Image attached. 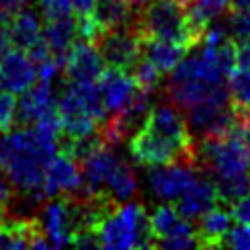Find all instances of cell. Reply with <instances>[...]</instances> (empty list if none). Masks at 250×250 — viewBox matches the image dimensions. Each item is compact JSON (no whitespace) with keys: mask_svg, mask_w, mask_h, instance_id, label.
Instances as JSON below:
<instances>
[{"mask_svg":"<svg viewBox=\"0 0 250 250\" xmlns=\"http://www.w3.org/2000/svg\"><path fill=\"white\" fill-rule=\"evenodd\" d=\"M41 16L33 10V8H21L18 12V16L10 21L8 29H10V37H12V45L20 51H29L41 37Z\"/></svg>","mask_w":250,"mask_h":250,"instance_id":"obj_22","label":"cell"},{"mask_svg":"<svg viewBox=\"0 0 250 250\" xmlns=\"http://www.w3.org/2000/svg\"><path fill=\"white\" fill-rule=\"evenodd\" d=\"M14 188L6 180L4 174H0V219L10 213V207L14 205Z\"/></svg>","mask_w":250,"mask_h":250,"instance_id":"obj_33","label":"cell"},{"mask_svg":"<svg viewBox=\"0 0 250 250\" xmlns=\"http://www.w3.org/2000/svg\"><path fill=\"white\" fill-rule=\"evenodd\" d=\"M225 29L227 35L236 43H250V8H229L225 12Z\"/></svg>","mask_w":250,"mask_h":250,"instance_id":"obj_26","label":"cell"},{"mask_svg":"<svg viewBox=\"0 0 250 250\" xmlns=\"http://www.w3.org/2000/svg\"><path fill=\"white\" fill-rule=\"evenodd\" d=\"M229 8H250V0H230Z\"/></svg>","mask_w":250,"mask_h":250,"instance_id":"obj_36","label":"cell"},{"mask_svg":"<svg viewBox=\"0 0 250 250\" xmlns=\"http://www.w3.org/2000/svg\"><path fill=\"white\" fill-rule=\"evenodd\" d=\"M64 76L72 84H96L100 74L105 68L104 59L100 57L94 43L76 39L64 59Z\"/></svg>","mask_w":250,"mask_h":250,"instance_id":"obj_12","label":"cell"},{"mask_svg":"<svg viewBox=\"0 0 250 250\" xmlns=\"http://www.w3.org/2000/svg\"><path fill=\"white\" fill-rule=\"evenodd\" d=\"M195 166L207 176H230L250 172V145L232 129L227 135L195 143Z\"/></svg>","mask_w":250,"mask_h":250,"instance_id":"obj_5","label":"cell"},{"mask_svg":"<svg viewBox=\"0 0 250 250\" xmlns=\"http://www.w3.org/2000/svg\"><path fill=\"white\" fill-rule=\"evenodd\" d=\"M96 88H98L105 115L121 111L139 90L137 82L133 80L129 72L119 70V68H109V66H105L104 72L100 74Z\"/></svg>","mask_w":250,"mask_h":250,"instance_id":"obj_13","label":"cell"},{"mask_svg":"<svg viewBox=\"0 0 250 250\" xmlns=\"http://www.w3.org/2000/svg\"><path fill=\"white\" fill-rule=\"evenodd\" d=\"M61 133L57 109L33 125L4 133L0 141V166L14 188V201L37 205L45 199L43 176L47 164L59 150Z\"/></svg>","mask_w":250,"mask_h":250,"instance_id":"obj_1","label":"cell"},{"mask_svg":"<svg viewBox=\"0 0 250 250\" xmlns=\"http://www.w3.org/2000/svg\"><path fill=\"white\" fill-rule=\"evenodd\" d=\"M92 8H94V0H72V12L76 18L90 16Z\"/></svg>","mask_w":250,"mask_h":250,"instance_id":"obj_34","label":"cell"},{"mask_svg":"<svg viewBox=\"0 0 250 250\" xmlns=\"http://www.w3.org/2000/svg\"><path fill=\"white\" fill-rule=\"evenodd\" d=\"M135 6H139V4H143V2H146V0H131Z\"/></svg>","mask_w":250,"mask_h":250,"instance_id":"obj_37","label":"cell"},{"mask_svg":"<svg viewBox=\"0 0 250 250\" xmlns=\"http://www.w3.org/2000/svg\"><path fill=\"white\" fill-rule=\"evenodd\" d=\"M184 111L193 143L209 137L227 135L236 125V111L229 98V90L203 98Z\"/></svg>","mask_w":250,"mask_h":250,"instance_id":"obj_7","label":"cell"},{"mask_svg":"<svg viewBox=\"0 0 250 250\" xmlns=\"http://www.w3.org/2000/svg\"><path fill=\"white\" fill-rule=\"evenodd\" d=\"M76 39H78V23L76 18H72L70 14L55 20H45V25L41 27V41L45 43L49 53L62 62V66L66 53Z\"/></svg>","mask_w":250,"mask_h":250,"instance_id":"obj_20","label":"cell"},{"mask_svg":"<svg viewBox=\"0 0 250 250\" xmlns=\"http://www.w3.org/2000/svg\"><path fill=\"white\" fill-rule=\"evenodd\" d=\"M189 51L191 49L188 45L178 41L158 39V37H141V57L152 62L162 74H170Z\"/></svg>","mask_w":250,"mask_h":250,"instance_id":"obj_21","label":"cell"},{"mask_svg":"<svg viewBox=\"0 0 250 250\" xmlns=\"http://www.w3.org/2000/svg\"><path fill=\"white\" fill-rule=\"evenodd\" d=\"M104 191L109 193L117 203H123V201H129L135 197V193L139 191V182H137V176L129 162H125L121 158L117 160V164L113 166V170L107 176Z\"/></svg>","mask_w":250,"mask_h":250,"instance_id":"obj_23","label":"cell"},{"mask_svg":"<svg viewBox=\"0 0 250 250\" xmlns=\"http://www.w3.org/2000/svg\"><path fill=\"white\" fill-rule=\"evenodd\" d=\"M21 8H25V0H0V25H10Z\"/></svg>","mask_w":250,"mask_h":250,"instance_id":"obj_32","label":"cell"},{"mask_svg":"<svg viewBox=\"0 0 250 250\" xmlns=\"http://www.w3.org/2000/svg\"><path fill=\"white\" fill-rule=\"evenodd\" d=\"M129 152H131V158L141 166H164V164H176V162H191L178 146H174L168 139H164L162 135L146 127L145 123L129 137Z\"/></svg>","mask_w":250,"mask_h":250,"instance_id":"obj_10","label":"cell"},{"mask_svg":"<svg viewBox=\"0 0 250 250\" xmlns=\"http://www.w3.org/2000/svg\"><path fill=\"white\" fill-rule=\"evenodd\" d=\"M223 246L238 248V250H250V225H236L230 227V230L225 236Z\"/></svg>","mask_w":250,"mask_h":250,"instance_id":"obj_30","label":"cell"},{"mask_svg":"<svg viewBox=\"0 0 250 250\" xmlns=\"http://www.w3.org/2000/svg\"><path fill=\"white\" fill-rule=\"evenodd\" d=\"M105 66L129 72L141 57V35L131 23L105 29L94 41Z\"/></svg>","mask_w":250,"mask_h":250,"instance_id":"obj_9","label":"cell"},{"mask_svg":"<svg viewBox=\"0 0 250 250\" xmlns=\"http://www.w3.org/2000/svg\"><path fill=\"white\" fill-rule=\"evenodd\" d=\"M16 121V98L10 92L0 90V133L4 135Z\"/></svg>","mask_w":250,"mask_h":250,"instance_id":"obj_29","label":"cell"},{"mask_svg":"<svg viewBox=\"0 0 250 250\" xmlns=\"http://www.w3.org/2000/svg\"><path fill=\"white\" fill-rule=\"evenodd\" d=\"M80 182H82L80 164L66 152L59 150L45 168V176H43L45 197H53L61 193H78Z\"/></svg>","mask_w":250,"mask_h":250,"instance_id":"obj_15","label":"cell"},{"mask_svg":"<svg viewBox=\"0 0 250 250\" xmlns=\"http://www.w3.org/2000/svg\"><path fill=\"white\" fill-rule=\"evenodd\" d=\"M154 232V248H193L197 246L193 223L178 213L174 203L164 201L148 215Z\"/></svg>","mask_w":250,"mask_h":250,"instance_id":"obj_8","label":"cell"},{"mask_svg":"<svg viewBox=\"0 0 250 250\" xmlns=\"http://www.w3.org/2000/svg\"><path fill=\"white\" fill-rule=\"evenodd\" d=\"M129 74L133 76V80L137 82L139 88H143L146 92H152V94L160 88V82H162V76H164L152 62H148L143 57L137 59V62L133 64V68L129 70Z\"/></svg>","mask_w":250,"mask_h":250,"instance_id":"obj_27","label":"cell"},{"mask_svg":"<svg viewBox=\"0 0 250 250\" xmlns=\"http://www.w3.org/2000/svg\"><path fill=\"white\" fill-rule=\"evenodd\" d=\"M150 168L152 170L146 174L150 191L160 201H170V203H174L201 172L191 162H176V164H164L162 168L158 166H150Z\"/></svg>","mask_w":250,"mask_h":250,"instance_id":"obj_11","label":"cell"},{"mask_svg":"<svg viewBox=\"0 0 250 250\" xmlns=\"http://www.w3.org/2000/svg\"><path fill=\"white\" fill-rule=\"evenodd\" d=\"M100 248H154L148 213L139 201L115 203L96 229Z\"/></svg>","mask_w":250,"mask_h":250,"instance_id":"obj_2","label":"cell"},{"mask_svg":"<svg viewBox=\"0 0 250 250\" xmlns=\"http://www.w3.org/2000/svg\"><path fill=\"white\" fill-rule=\"evenodd\" d=\"M0 248H49L35 215L12 217L10 213L0 219Z\"/></svg>","mask_w":250,"mask_h":250,"instance_id":"obj_17","label":"cell"},{"mask_svg":"<svg viewBox=\"0 0 250 250\" xmlns=\"http://www.w3.org/2000/svg\"><path fill=\"white\" fill-rule=\"evenodd\" d=\"M213 182L217 201L221 205H230L238 197L250 193V172H240V174H230V176H217L209 178Z\"/></svg>","mask_w":250,"mask_h":250,"instance_id":"obj_24","label":"cell"},{"mask_svg":"<svg viewBox=\"0 0 250 250\" xmlns=\"http://www.w3.org/2000/svg\"><path fill=\"white\" fill-rule=\"evenodd\" d=\"M131 25L141 37L170 39L189 49L201 43L189 23L188 0H146L141 10L135 12Z\"/></svg>","mask_w":250,"mask_h":250,"instance_id":"obj_3","label":"cell"},{"mask_svg":"<svg viewBox=\"0 0 250 250\" xmlns=\"http://www.w3.org/2000/svg\"><path fill=\"white\" fill-rule=\"evenodd\" d=\"M230 211V217L234 223L240 225H250V193L238 197L236 201H232L230 205H227Z\"/></svg>","mask_w":250,"mask_h":250,"instance_id":"obj_31","label":"cell"},{"mask_svg":"<svg viewBox=\"0 0 250 250\" xmlns=\"http://www.w3.org/2000/svg\"><path fill=\"white\" fill-rule=\"evenodd\" d=\"M232 217L227 205H213L195 219L193 230L199 248H221L227 232L232 227Z\"/></svg>","mask_w":250,"mask_h":250,"instance_id":"obj_18","label":"cell"},{"mask_svg":"<svg viewBox=\"0 0 250 250\" xmlns=\"http://www.w3.org/2000/svg\"><path fill=\"white\" fill-rule=\"evenodd\" d=\"M12 47L14 45H12V37H10L8 25H0V57H4Z\"/></svg>","mask_w":250,"mask_h":250,"instance_id":"obj_35","label":"cell"},{"mask_svg":"<svg viewBox=\"0 0 250 250\" xmlns=\"http://www.w3.org/2000/svg\"><path fill=\"white\" fill-rule=\"evenodd\" d=\"M37 82V70L29 55L20 49H10L0 57V90L21 94Z\"/></svg>","mask_w":250,"mask_h":250,"instance_id":"obj_16","label":"cell"},{"mask_svg":"<svg viewBox=\"0 0 250 250\" xmlns=\"http://www.w3.org/2000/svg\"><path fill=\"white\" fill-rule=\"evenodd\" d=\"M227 90L232 105L250 107V66L234 64L227 78Z\"/></svg>","mask_w":250,"mask_h":250,"instance_id":"obj_25","label":"cell"},{"mask_svg":"<svg viewBox=\"0 0 250 250\" xmlns=\"http://www.w3.org/2000/svg\"><path fill=\"white\" fill-rule=\"evenodd\" d=\"M57 115L62 135H82L96 129L105 119L96 84L66 82L57 96Z\"/></svg>","mask_w":250,"mask_h":250,"instance_id":"obj_4","label":"cell"},{"mask_svg":"<svg viewBox=\"0 0 250 250\" xmlns=\"http://www.w3.org/2000/svg\"><path fill=\"white\" fill-rule=\"evenodd\" d=\"M43 20H55L72 14V0H37Z\"/></svg>","mask_w":250,"mask_h":250,"instance_id":"obj_28","label":"cell"},{"mask_svg":"<svg viewBox=\"0 0 250 250\" xmlns=\"http://www.w3.org/2000/svg\"><path fill=\"white\" fill-rule=\"evenodd\" d=\"M219 201H217L213 182L203 172H199L197 178L188 186V189L174 201V207L188 221H195L199 215H203L207 209H211Z\"/></svg>","mask_w":250,"mask_h":250,"instance_id":"obj_19","label":"cell"},{"mask_svg":"<svg viewBox=\"0 0 250 250\" xmlns=\"http://www.w3.org/2000/svg\"><path fill=\"white\" fill-rule=\"evenodd\" d=\"M35 219L49 248L66 246L74 232L82 229V199L74 193L53 195V199L41 203Z\"/></svg>","mask_w":250,"mask_h":250,"instance_id":"obj_6","label":"cell"},{"mask_svg":"<svg viewBox=\"0 0 250 250\" xmlns=\"http://www.w3.org/2000/svg\"><path fill=\"white\" fill-rule=\"evenodd\" d=\"M57 109V98L53 82L37 80L31 88L21 92L20 102H16V121L18 127H27Z\"/></svg>","mask_w":250,"mask_h":250,"instance_id":"obj_14","label":"cell"}]
</instances>
